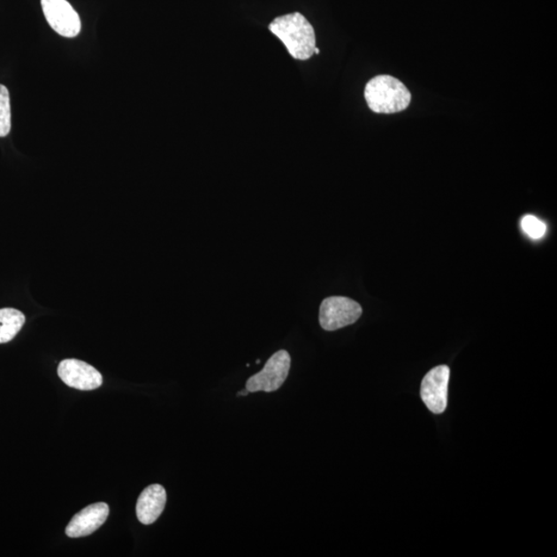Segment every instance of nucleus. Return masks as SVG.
<instances>
[{"mask_svg": "<svg viewBox=\"0 0 557 557\" xmlns=\"http://www.w3.org/2000/svg\"><path fill=\"white\" fill-rule=\"evenodd\" d=\"M11 114L10 92L5 86L0 85V138H4L11 132Z\"/></svg>", "mask_w": 557, "mask_h": 557, "instance_id": "nucleus-11", "label": "nucleus"}, {"mask_svg": "<svg viewBox=\"0 0 557 557\" xmlns=\"http://www.w3.org/2000/svg\"><path fill=\"white\" fill-rule=\"evenodd\" d=\"M43 15L50 27L65 37H76L80 33V19L67 0H41Z\"/></svg>", "mask_w": 557, "mask_h": 557, "instance_id": "nucleus-6", "label": "nucleus"}, {"mask_svg": "<svg viewBox=\"0 0 557 557\" xmlns=\"http://www.w3.org/2000/svg\"><path fill=\"white\" fill-rule=\"evenodd\" d=\"M449 379V367L439 365L431 370L421 383V399L433 414H442L447 408Z\"/></svg>", "mask_w": 557, "mask_h": 557, "instance_id": "nucleus-5", "label": "nucleus"}, {"mask_svg": "<svg viewBox=\"0 0 557 557\" xmlns=\"http://www.w3.org/2000/svg\"><path fill=\"white\" fill-rule=\"evenodd\" d=\"M291 358L286 350H280L271 355L264 368L247 381L246 389L249 393H272L281 388L287 379Z\"/></svg>", "mask_w": 557, "mask_h": 557, "instance_id": "nucleus-4", "label": "nucleus"}, {"mask_svg": "<svg viewBox=\"0 0 557 557\" xmlns=\"http://www.w3.org/2000/svg\"><path fill=\"white\" fill-rule=\"evenodd\" d=\"M319 53H320V50L317 47H316L314 49V54H319Z\"/></svg>", "mask_w": 557, "mask_h": 557, "instance_id": "nucleus-14", "label": "nucleus"}, {"mask_svg": "<svg viewBox=\"0 0 557 557\" xmlns=\"http://www.w3.org/2000/svg\"><path fill=\"white\" fill-rule=\"evenodd\" d=\"M58 376L67 386L79 390H95L102 386L103 376L92 365L78 359H65L58 365Z\"/></svg>", "mask_w": 557, "mask_h": 557, "instance_id": "nucleus-7", "label": "nucleus"}, {"mask_svg": "<svg viewBox=\"0 0 557 557\" xmlns=\"http://www.w3.org/2000/svg\"><path fill=\"white\" fill-rule=\"evenodd\" d=\"M362 309L355 301L345 296H331L322 301L319 324L324 331L333 332L351 325L361 318Z\"/></svg>", "mask_w": 557, "mask_h": 557, "instance_id": "nucleus-3", "label": "nucleus"}, {"mask_svg": "<svg viewBox=\"0 0 557 557\" xmlns=\"http://www.w3.org/2000/svg\"><path fill=\"white\" fill-rule=\"evenodd\" d=\"M249 393H249V392H248V390H247V389H244V390H241V392H240V393H238V395H239V396H241V395H245V396H246V395H248V394H249Z\"/></svg>", "mask_w": 557, "mask_h": 557, "instance_id": "nucleus-13", "label": "nucleus"}, {"mask_svg": "<svg viewBox=\"0 0 557 557\" xmlns=\"http://www.w3.org/2000/svg\"><path fill=\"white\" fill-rule=\"evenodd\" d=\"M364 97L369 108L377 114L400 113L411 103V93L400 80L378 76L365 86Z\"/></svg>", "mask_w": 557, "mask_h": 557, "instance_id": "nucleus-2", "label": "nucleus"}, {"mask_svg": "<svg viewBox=\"0 0 557 557\" xmlns=\"http://www.w3.org/2000/svg\"><path fill=\"white\" fill-rule=\"evenodd\" d=\"M25 324V316L16 309H0V344L11 342Z\"/></svg>", "mask_w": 557, "mask_h": 557, "instance_id": "nucleus-10", "label": "nucleus"}, {"mask_svg": "<svg viewBox=\"0 0 557 557\" xmlns=\"http://www.w3.org/2000/svg\"><path fill=\"white\" fill-rule=\"evenodd\" d=\"M271 33L280 40L294 59L308 60L316 48L314 28L301 12L278 17L270 24Z\"/></svg>", "mask_w": 557, "mask_h": 557, "instance_id": "nucleus-1", "label": "nucleus"}, {"mask_svg": "<svg viewBox=\"0 0 557 557\" xmlns=\"http://www.w3.org/2000/svg\"><path fill=\"white\" fill-rule=\"evenodd\" d=\"M523 231L534 240H540L546 233L547 226L543 221L532 215H526L522 220Z\"/></svg>", "mask_w": 557, "mask_h": 557, "instance_id": "nucleus-12", "label": "nucleus"}, {"mask_svg": "<svg viewBox=\"0 0 557 557\" xmlns=\"http://www.w3.org/2000/svg\"><path fill=\"white\" fill-rule=\"evenodd\" d=\"M166 504V492L164 486L153 485L141 492L136 503V516L145 525L152 524L164 512Z\"/></svg>", "mask_w": 557, "mask_h": 557, "instance_id": "nucleus-9", "label": "nucleus"}, {"mask_svg": "<svg viewBox=\"0 0 557 557\" xmlns=\"http://www.w3.org/2000/svg\"><path fill=\"white\" fill-rule=\"evenodd\" d=\"M110 507L105 503L92 504L74 515L66 526L65 534L70 538H80L93 534L105 523Z\"/></svg>", "mask_w": 557, "mask_h": 557, "instance_id": "nucleus-8", "label": "nucleus"}]
</instances>
